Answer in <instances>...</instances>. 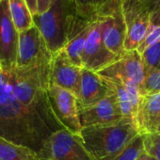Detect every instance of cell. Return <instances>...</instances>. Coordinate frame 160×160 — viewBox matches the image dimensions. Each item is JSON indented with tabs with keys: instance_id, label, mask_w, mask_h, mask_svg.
Instances as JSON below:
<instances>
[{
	"instance_id": "1",
	"label": "cell",
	"mask_w": 160,
	"mask_h": 160,
	"mask_svg": "<svg viewBox=\"0 0 160 160\" xmlns=\"http://www.w3.org/2000/svg\"><path fill=\"white\" fill-rule=\"evenodd\" d=\"M58 126L25 108L14 96L8 70H0V137L36 152Z\"/></svg>"
},
{
	"instance_id": "2",
	"label": "cell",
	"mask_w": 160,
	"mask_h": 160,
	"mask_svg": "<svg viewBox=\"0 0 160 160\" xmlns=\"http://www.w3.org/2000/svg\"><path fill=\"white\" fill-rule=\"evenodd\" d=\"M138 134L136 122L123 118L114 124L82 128L79 137L93 160H112Z\"/></svg>"
},
{
	"instance_id": "3",
	"label": "cell",
	"mask_w": 160,
	"mask_h": 160,
	"mask_svg": "<svg viewBox=\"0 0 160 160\" xmlns=\"http://www.w3.org/2000/svg\"><path fill=\"white\" fill-rule=\"evenodd\" d=\"M78 13L71 0H54L45 12L33 16L34 25L53 55L62 50L69 42L70 32Z\"/></svg>"
},
{
	"instance_id": "4",
	"label": "cell",
	"mask_w": 160,
	"mask_h": 160,
	"mask_svg": "<svg viewBox=\"0 0 160 160\" xmlns=\"http://www.w3.org/2000/svg\"><path fill=\"white\" fill-rule=\"evenodd\" d=\"M37 160H93L79 136L66 129L53 132L37 152Z\"/></svg>"
},
{
	"instance_id": "5",
	"label": "cell",
	"mask_w": 160,
	"mask_h": 160,
	"mask_svg": "<svg viewBox=\"0 0 160 160\" xmlns=\"http://www.w3.org/2000/svg\"><path fill=\"white\" fill-rule=\"evenodd\" d=\"M97 14L102 23V37L110 52L122 57L124 52L126 25L121 0H109L98 9Z\"/></svg>"
},
{
	"instance_id": "6",
	"label": "cell",
	"mask_w": 160,
	"mask_h": 160,
	"mask_svg": "<svg viewBox=\"0 0 160 160\" xmlns=\"http://www.w3.org/2000/svg\"><path fill=\"white\" fill-rule=\"evenodd\" d=\"M48 98L53 113L63 129L79 136L82 130L75 94L54 84L49 85Z\"/></svg>"
},
{
	"instance_id": "7",
	"label": "cell",
	"mask_w": 160,
	"mask_h": 160,
	"mask_svg": "<svg viewBox=\"0 0 160 160\" xmlns=\"http://www.w3.org/2000/svg\"><path fill=\"white\" fill-rule=\"evenodd\" d=\"M126 25L125 51L137 50L151 25V13L142 0H121Z\"/></svg>"
},
{
	"instance_id": "8",
	"label": "cell",
	"mask_w": 160,
	"mask_h": 160,
	"mask_svg": "<svg viewBox=\"0 0 160 160\" xmlns=\"http://www.w3.org/2000/svg\"><path fill=\"white\" fill-rule=\"evenodd\" d=\"M52 58L53 54L49 51L42 33L35 25L19 33L15 68H28L50 60Z\"/></svg>"
},
{
	"instance_id": "9",
	"label": "cell",
	"mask_w": 160,
	"mask_h": 160,
	"mask_svg": "<svg viewBox=\"0 0 160 160\" xmlns=\"http://www.w3.org/2000/svg\"><path fill=\"white\" fill-rule=\"evenodd\" d=\"M119 58L120 57L108 50L103 41L102 23L97 14V19L90 32L82 55V68L98 72Z\"/></svg>"
},
{
	"instance_id": "10",
	"label": "cell",
	"mask_w": 160,
	"mask_h": 160,
	"mask_svg": "<svg viewBox=\"0 0 160 160\" xmlns=\"http://www.w3.org/2000/svg\"><path fill=\"white\" fill-rule=\"evenodd\" d=\"M19 32L12 19L9 0H0V66L10 70L15 67Z\"/></svg>"
},
{
	"instance_id": "11",
	"label": "cell",
	"mask_w": 160,
	"mask_h": 160,
	"mask_svg": "<svg viewBox=\"0 0 160 160\" xmlns=\"http://www.w3.org/2000/svg\"><path fill=\"white\" fill-rule=\"evenodd\" d=\"M79 119L82 128H86L114 124L120 122L123 116L116 97L108 90V95L98 104L79 108Z\"/></svg>"
},
{
	"instance_id": "12",
	"label": "cell",
	"mask_w": 160,
	"mask_h": 160,
	"mask_svg": "<svg viewBox=\"0 0 160 160\" xmlns=\"http://www.w3.org/2000/svg\"><path fill=\"white\" fill-rule=\"evenodd\" d=\"M99 75L106 78H124L135 82L140 89L143 96V80L145 67L141 55L137 51H125L114 63L98 72Z\"/></svg>"
},
{
	"instance_id": "13",
	"label": "cell",
	"mask_w": 160,
	"mask_h": 160,
	"mask_svg": "<svg viewBox=\"0 0 160 160\" xmlns=\"http://www.w3.org/2000/svg\"><path fill=\"white\" fill-rule=\"evenodd\" d=\"M82 68L73 64L64 50L53 55L50 72V83L78 95Z\"/></svg>"
},
{
	"instance_id": "14",
	"label": "cell",
	"mask_w": 160,
	"mask_h": 160,
	"mask_svg": "<svg viewBox=\"0 0 160 160\" xmlns=\"http://www.w3.org/2000/svg\"><path fill=\"white\" fill-rule=\"evenodd\" d=\"M108 95V87L98 72L82 68L81 81L77 95L79 108L94 106Z\"/></svg>"
},
{
	"instance_id": "15",
	"label": "cell",
	"mask_w": 160,
	"mask_h": 160,
	"mask_svg": "<svg viewBox=\"0 0 160 160\" xmlns=\"http://www.w3.org/2000/svg\"><path fill=\"white\" fill-rule=\"evenodd\" d=\"M136 123L140 134L155 133L160 123V92L142 96Z\"/></svg>"
},
{
	"instance_id": "16",
	"label": "cell",
	"mask_w": 160,
	"mask_h": 160,
	"mask_svg": "<svg viewBox=\"0 0 160 160\" xmlns=\"http://www.w3.org/2000/svg\"><path fill=\"white\" fill-rule=\"evenodd\" d=\"M103 79L107 83L109 92H112L114 96L116 97L123 118L132 119L136 122L137 109L133 104L131 96L127 92L123 84L118 79H111V78H106V77H103Z\"/></svg>"
},
{
	"instance_id": "17",
	"label": "cell",
	"mask_w": 160,
	"mask_h": 160,
	"mask_svg": "<svg viewBox=\"0 0 160 160\" xmlns=\"http://www.w3.org/2000/svg\"><path fill=\"white\" fill-rule=\"evenodd\" d=\"M0 160H37V152L0 137Z\"/></svg>"
},
{
	"instance_id": "18",
	"label": "cell",
	"mask_w": 160,
	"mask_h": 160,
	"mask_svg": "<svg viewBox=\"0 0 160 160\" xmlns=\"http://www.w3.org/2000/svg\"><path fill=\"white\" fill-rule=\"evenodd\" d=\"M12 19L18 32H23L34 26L33 15L25 0H9Z\"/></svg>"
},
{
	"instance_id": "19",
	"label": "cell",
	"mask_w": 160,
	"mask_h": 160,
	"mask_svg": "<svg viewBox=\"0 0 160 160\" xmlns=\"http://www.w3.org/2000/svg\"><path fill=\"white\" fill-rule=\"evenodd\" d=\"M93 24L94 23H92L91 26L87 27L83 30L78 32L75 36H73L63 48L64 52L71 59V61L78 67L82 68V55Z\"/></svg>"
},
{
	"instance_id": "20",
	"label": "cell",
	"mask_w": 160,
	"mask_h": 160,
	"mask_svg": "<svg viewBox=\"0 0 160 160\" xmlns=\"http://www.w3.org/2000/svg\"><path fill=\"white\" fill-rule=\"evenodd\" d=\"M145 152L144 138L142 134H138L124 149L112 160H138Z\"/></svg>"
},
{
	"instance_id": "21",
	"label": "cell",
	"mask_w": 160,
	"mask_h": 160,
	"mask_svg": "<svg viewBox=\"0 0 160 160\" xmlns=\"http://www.w3.org/2000/svg\"><path fill=\"white\" fill-rule=\"evenodd\" d=\"M160 92V70L145 67L143 96Z\"/></svg>"
},
{
	"instance_id": "22",
	"label": "cell",
	"mask_w": 160,
	"mask_h": 160,
	"mask_svg": "<svg viewBox=\"0 0 160 160\" xmlns=\"http://www.w3.org/2000/svg\"><path fill=\"white\" fill-rule=\"evenodd\" d=\"M144 67L160 70V41L150 46L141 54Z\"/></svg>"
},
{
	"instance_id": "23",
	"label": "cell",
	"mask_w": 160,
	"mask_h": 160,
	"mask_svg": "<svg viewBox=\"0 0 160 160\" xmlns=\"http://www.w3.org/2000/svg\"><path fill=\"white\" fill-rule=\"evenodd\" d=\"M144 138L145 152L156 160H160V134H142Z\"/></svg>"
},
{
	"instance_id": "24",
	"label": "cell",
	"mask_w": 160,
	"mask_h": 160,
	"mask_svg": "<svg viewBox=\"0 0 160 160\" xmlns=\"http://www.w3.org/2000/svg\"><path fill=\"white\" fill-rule=\"evenodd\" d=\"M160 41V26L151 24L147 33L144 37L143 42L139 45V47L137 49V51L141 55L145 50H147L150 46L153 45L157 42Z\"/></svg>"
},
{
	"instance_id": "25",
	"label": "cell",
	"mask_w": 160,
	"mask_h": 160,
	"mask_svg": "<svg viewBox=\"0 0 160 160\" xmlns=\"http://www.w3.org/2000/svg\"><path fill=\"white\" fill-rule=\"evenodd\" d=\"M74 3L78 12L86 17L93 18L97 15V10L95 9L92 0H71Z\"/></svg>"
},
{
	"instance_id": "26",
	"label": "cell",
	"mask_w": 160,
	"mask_h": 160,
	"mask_svg": "<svg viewBox=\"0 0 160 160\" xmlns=\"http://www.w3.org/2000/svg\"><path fill=\"white\" fill-rule=\"evenodd\" d=\"M151 13V24L160 26V0H142Z\"/></svg>"
},
{
	"instance_id": "27",
	"label": "cell",
	"mask_w": 160,
	"mask_h": 160,
	"mask_svg": "<svg viewBox=\"0 0 160 160\" xmlns=\"http://www.w3.org/2000/svg\"><path fill=\"white\" fill-rule=\"evenodd\" d=\"M54 0H38V14L45 12L52 5Z\"/></svg>"
},
{
	"instance_id": "28",
	"label": "cell",
	"mask_w": 160,
	"mask_h": 160,
	"mask_svg": "<svg viewBox=\"0 0 160 160\" xmlns=\"http://www.w3.org/2000/svg\"><path fill=\"white\" fill-rule=\"evenodd\" d=\"M28 9L30 10L32 15L38 14V0H25Z\"/></svg>"
},
{
	"instance_id": "29",
	"label": "cell",
	"mask_w": 160,
	"mask_h": 160,
	"mask_svg": "<svg viewBox=\"0 0 160 160\" xmlns=\"http://www.w3.org/2000/svg\"><path fill=\"white\" fill-rule=\"evenodd\" d=\"M138 160H156V159H154L152 156H151L150 154H148L146 152H144L139 157H138Z\"/></svg>"
},
{
	"instance_id": "30",
	"label": "cell",
	"mask_w": 160,
	"mask_h": 160,
	"mask_svg": "<svg viewBox=\"0 0 160 160\" xmlns=\"http://www.w3.org/2000/svg\"><path fill=\"white\" fill-rule=\"evenodd\" d=\"M155 133H158V134H160V123H159V125L157 126V128H156V131H155Z\"/></svg>"
},
{
	"instance_id": "31",
	"label": "cell",
	"mask_w": 160,
	"mask_h": 160,
	"mask_svg": "<svg viewBox=\"0 0 160 160\" xmlns=\"http://www.w3.org/2000/svg\"><path fill=\"white\" fill-rule=\"evenodd\" d=\"M1 69H2V68H1V66H0V70H1Z\"/></svg>"
}]
</instances>
